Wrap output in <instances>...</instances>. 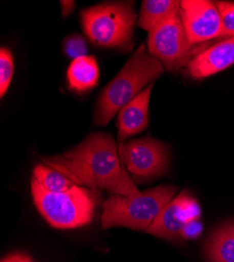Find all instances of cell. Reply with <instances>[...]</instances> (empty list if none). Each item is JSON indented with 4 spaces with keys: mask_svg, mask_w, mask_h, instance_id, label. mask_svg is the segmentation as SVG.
<instances>
[{
    "mask_svg": "<svg viewBox=\"0 0 234 262\" xmlns=\"http://www.w3.org/2000/svg\"><path fill=\"white\" fill-rule=\"evenodd\" d=\"M44 163L78 186L108 190L126 198L140 193L110 135L94 134L66 154L45 158Z\"/></svg>",
    "mask_w": 234,
    "mask_h": 262,
    "instance_id": "1",
    "label": "cell"
},
{
    "mask_svg": "<svg viewBox=\"0 0 234 262\" xmlns=\"http://www.w3.org/2000/svg\"><path fill=\"white\" fill-rule=\"evenodd\" d=\"M163 72L161 61L148 55L145 46L139 47L121 72L102 92L96 108V124H108L124 106L144 91V87L146 89L151 85Z\"/></svg>",
    "mask_w": 234,
    "mask_h": 262,
    "instance_id": "2",
    "label": "cell"
},
{
    "mask_svg": "<svg viewBox=\"0 0 234 262\" xmlns=\"http://www.w3.org/2000/svg\"><path fill=\"white\" fill-rule=\"evenodd\" d=\"M31 189L34 203L45 220L57 229H75L93 221L98 202V193L74 185L66 192L53 193L32 178Z\"/></svg>",
    "mask_w": 234,
    "mask_h": 262,
    "instance_id": "3",
    "label": "cell"
},
{
    "mask_svg": "<svg viewBox=\"0 0 234 262\" xmlns=\"http://www.w3.org/2000/svg\"><path fill=\"white\" fill-rule=\"evenodd\" d=\"M176 192V187L163 185L131 198L113 195L103 204L102 228L125 227L147 231L162 209L175 199Z\"/></svg>",
    "mask_w": 234,
    "mask_h": 262,
    "instance_id": "4",
    "label": "cell"
},
{
    "mask_svg": "<svg viewBox=\"0 0 234 262\" xmlns=\"http://www.w3.org/2000/svg\"><path fill=\"white\" fill-rule=\"evenodd\" d=\"M136 20L133 3H104L81 12V23L89 39L109 49L132 48Z\"/></svg>",
    "mask_w": 234,
    "mask_h": 262,
    "instance_id": "5",
    "label": "cell"
},
{
    "mask_svg": "<svg viewBox=\"0 0 234 262\" xmlns=\"http://www.w3.org/2000/svg\"><path fill=\"white\" fill-rule=\"evenodd\" d=\"M210 42L194 46L188 40L180 9L162 25L148 33V52L157 58L168 71H176L188 64L206 51Z\"/></svg>",
    "mask_w": 234,
    "mask_h": 262,
    "instance_id": "6",
    "label": "cell"
},
{
    "mask_svg": "<svg viewBox=\"0 0 234 262\" xmlns=\"http://www.w3.org/2000/svg\"><path fill=\"white\" fill-rule=\"evenodd\" d=\"M119 157L126 169L137 179L148 180L163 174L168 166L164 144L145 137L118 146Z\"/></svg>",
    "mask_w": 234,
    "mask_h": 262,
    "instance_id": "7",
    "label": "cell"
},
{
    "mask_svg": "<svg viewBox=\"0 0 234 262\" xmlns=\"http://www.w3.org/2000/svg\"><path fill=\"white\" fill-rule=\"evenodd\" d=\"M180 12L191 45L199 46L214 39H226L215 3L208 0H182Z\"/></svg>",
    "mask_w": 234,
    "mask_h": 262,
    "instance_id": "8",
    "label": "cell"
},
{
    "mask_svg": "<svg viewBox=\"0 0 234 262\" xmlns=\"http://www.w3.org/2000/svg\"><path fill=\"white\" fill-rule=\"evenodd\" d=\"M200 216L201 208L198 202L187 191H183L162 209L147 232L176 242L181 238V232L186 223L198 220Z\"/></svg>",
    "mask_w": 234,
    "mask_h": 262,
    "instance_id": "9",
    "label": "cell"
},
{
    "mask_svg": "<svg viewBox=\"0 0 234 262\" xmlns=\"http://www.w3.org/2000/svg\"><path fill=\"white\" fill-rule=\"evenodd\" d=\"M234 64V36L209 47L187 67V73L195 79H204L218 74Z\"/></svg>",
    "mask_w": 234,
    "mask_h": 262,
    "instance_id": "10",
    "label": "cell"
},
{
    "mask_svg": "<svg viewBox=\"0 0 234 262\" xmlns=\"http://www.w3.org/2000/svg\"><path fill=\"white\" fill-rule=\"evenodd\" d=\"M153 83L148 85L132 102L124 106L118 115V138L123 141L138 135L148 125V105H150Z\"/></svg>",
    "mask_w": 234,
    "mask_h": 262,
    "instance_id": "11",
    "label": "cell"
},
{
    "mask_svg": "<svg viewBox=\"0 0 234 262\" xmlns=\"http://www.w3.org/2000/svg\"><path fill=\"white\" fill-rule=\"evenodd\" d=\"M205 254L209 262H234V222L224 224L210 235Z\"/></svg>",
    "mask_w": 234,
    "mask_h": 262,
    "instance_id": "12",
    "label": "cell"
},
{
    "mask_svg": "<svg viewBox=\"0 0 234 262\" xmlns=\"http://www.w3.org/2000/svg\"><path fill=\"white\" fill-rule=\"evenodd\" d=\"M99 75L98 63L93 56L77 58L68 70L70 89L79 93L92 90L98 83Z\"/></svg>",
    "mask_w": 234,
    "mask_h": 262,
    "instance_id": "13",
    "label": "cell"
},
{
    "mask_svg": "<svg viewBox=\"0 0 234 262\" xmlns=\"http://www.w3.org/2000/svg\"><path fill=\"white\" fill-rule=\"evenodd\" d=\"M179 9L180 2L178 0H144L139 26L151 33Z\"/></svg>",
    "mask_w": 234,
    "mask_h": 262,
    "instance_id": "14",
    "label": "cell"
},
{
    "mask_svg": "<svg viewBox=\"0 0 234 262\" xmlns=\"http://www.w3.org/2000/svg\"><path fill=\"white\" fill-rule=\"evenodd\" d=\"M33 178L46 190L53 193L66 192L75 185L61 172L46 164H39L34 168Z\"/></svg>",
    "mask_w": 234,
    "mask_h": 262,
    "instance_id": "15",
    "label": "cell"
},
{
    "mask_svg": "<svg viewBox=\"0 0 234 262\" xmlns=\"http://www.w3.org/2000/svg\"><path fill=\"white\" fill-rule=\"evenodd\" d=\"M14 75V57L7 48L0 51V97L4 98Z\"/></svg>",
    "mask_w": 234,
    "mask_h": 262,
    "instance_id": "16",
    "label": "cell"
},
{
    "mask_svg": "<svg viewBox=\"0 0 234 262\" xmlns=\"http://www.w3.org/2000/svg\"><path fill=\"white\" fill-rule=\"evenodd\" d=\"M222 21L226 38L234 36V3L216 2L215 3Z\"/></svg>",
    "mask_w": 234,
    "mask_h": 262,
    "instance_id": "17",
    "label": "cell"
},
{
    "mask_svg": "<svg viewBox=\"0 0 234 262\" xmlns=\"http://www.w3.org/2000/svg\"><path fill=\"white\" fill-rule=\"evenodd\" d=\"M63 50H65L66 55L69 58H72L73 60L83 56H87V53H88L87 43H85L84 39L79 35L70 36L65 41Z\"/></svg>",
    "mask_w": 234,
    "mask_h": 262,
    "instance_id": "18",
    "label": "cell"
},
{
    "mask_svg": "<svg viewBox=\"0 0 234 262\" xmlns=\"http://www.w3.org/2000/svg\"><path fill=\"white\" fill-rule=\"evenodd\" d=\"M202 233H203V225L200 221V218H198V220H193L186 223V225L184 226L181 232V238L197 239L202 235Z\"/></svg>",
    "mask_w": 234,
    "mask_h": 262,
    "instance_id": "19",
    "label": "cell"
},
{
    "mask_svg": "<svg viewBox=\"0 0 234 262\" xmlns=\"http://www.w3.org/2000/svg\"><path fill=\"white\" fill-rule=\"evenodd\" d=\"M2 262H35L29 255L24 253H14L5 257Z\"/></svg>",
    "mask_w": 234,
    "mask_h": 262,
    "instance_id": "20",
    "label": "cell"
},
{
    "mask_svg": "<svg viewBox=\"0 0 234 262\" xmlns=\"http://www.w3.org/2000/svg\"><path fill=\"white\" fill-rule=\"evenodd\" d=\"M61 7H62L63 17H67L73 12L75 3L74 2H61Z\"/></svg>",
    "mask_w": 234,
    "mask_h": 262,
    "instance_id": "21",
    "label": "cell"
}]
</instances>
